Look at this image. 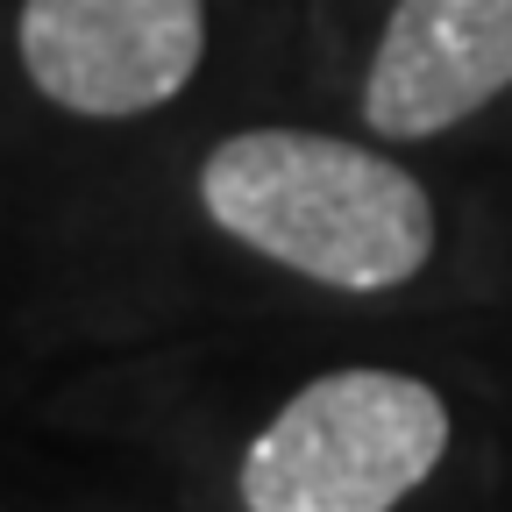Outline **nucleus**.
Instances as JSON below:
<instances>
[{
    "instance_id": "f03ea898",
    "label": "nucleus",
    "mask_w": 512,
    "mask_h": 512,
    "mask_svg": "<svg viewBox=\"0 0 512 512\" xmlns=\"http://www.w3.org/2000/svg\"><path fill=\"white\" fill-rule=\"evenodd\" d=\"M448 456V406L406 370H328L249 441V512H392Z\"/></svg>"
},
{
    "instance_id": "20e7f679",
    "label": "nucleus",
    "mask_w": 512,
    "mask_h": 512,
    "mask_svg": "<svg viewBox=\"0 0 512 512\" xmlns=\"http://www.w3.org/2000/svg\"><path fill=\"white\" fill-rule=\"evenodd\" d=\"M512 86V0H399L377 36L363 121L377 136H441Z\"/></svg>"
},
{
    "instance_id": "f257e3e1",
    "label": "nucleus",
    "mask_w": 512,
    "mask_h": 512,
    "mask_svg": "<svg viewBox=\"0 0 512 512\" xmlns=\"http://www.w3.org/2000/svg\"><path fill=\"white\" fill-rule=\"evenodd\" d=\"M214 228L328 285L392 292L434 256V200L413 171L313 128H242L200 164Z\"/></svg>"
},
{
    "instance_id": "7ed1b4c3",
    "label": "nucleus",
    "mask_w": 512,
    "mask_h": 512,
    "mask_svg": "<svg viewBox=\"0 0 512 512\" xmlns=\"http://www.w3.org/2000/svg\"><path fill=\"white\" fill-rule=\"evenodd\" d=\"M22 72L43 100L121 121L150 114L207 57V0H22Z\"/></svg>"
}]
</instances>
